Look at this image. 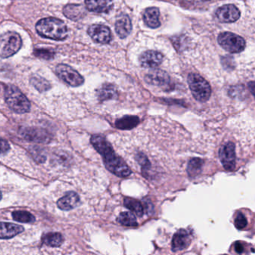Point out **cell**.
<instances>
[{"instance_id": "cell-5", "label": "cell", "mask_w": 255, "mask_h": 255, "mask_svg": "<svg viewBox=\"0 0 255 255\" xmlns=\"http://www.w3.org/2000/svg\"><path fill=\"white\" fill-rule=\"evenodd\" d=\"M22 46V39L17 32H8L0 35V57L8 58L17 53Z\"/></svg>"}, {"instance_id": "cell-8", "label": "cell", "mask_w": 255, "mask_h": 255, "mask_svg": "<svg viewBox=\"0 0 255 255\" xmlns=\"http://www.w3.org/2000/svg\"><path fill=\"white\" fill-rule=\"evenodd\" d=\"M219 159L224 169L229 172L234 170L236 167V146L229 142L223 145L219 151Z\"/></svg>"}, {"instance_id": "cell-2", "label": "cell", "mask_w": 255, "mask_h": 255, "mask_svg": "<svg viewBox=\"0 0 255 255\" xmlns=\"http://www.w3.org/2000/svg\"><path fill=\"white\" fill-rule=\"evenodd\" d=\"M36 30L41 36L55 41H62L68 36V28L65 24L56 18L40 20L36 24Z\"/></svg>"}, {"instance_id": "cell-29", "label": "cell", "mask_w": 255, "mask_h": 255, "mask_svg": "<svg viewBox=\"0 0 255 255\" xmlns=\"http://www.w3.org/2000/svg\"><path fill=\"white\" fill-rule=\"evenodd\" d=\"M234 224L236 229H239V230H243V229H244L247 226V219H246V216H245V215H243V213H239L236 215Z\"/></svg>"}, {"instance_id": "cell-35", "label": "cell", "mask_w": 255, "mask_h": 255, "mask_svg": "<svg viewBox=\"0 0 255 255\" xmlns=\"http://www.w3.org/2000/svg\"><path fill=\"white\" fill-rule=\"evenodd\" d=\"M235 251L237 252L238 254H242L244 251V247L243 245L241 243H236L235 244Z\"/></svg>"}, {"instance_id": "cell-3", "label": "cell", "mask_w": 255, "mask_h": 255, "mask_svg": "<svg viewBox=\"0 0 255 255\" xmlns=\"http://www.w3.org/2000/svg\"><path fill=\"white\" fill-rule=\"evenodd\" d=\"M5 101L11 110L17 113H26L30 111L31 104L28 98L14 85H9L5 90Z\"/></svg>"}, {"instance_id": "cell-22", "label": "cell", "mask_w": 255, "mask_h": 255, "mask_svg": "<svg viewBox=\"0 0 255 255\" xmlns=\"http://www.w3.org/2000/svg\"><path fill=\"white\" fill-rule=\"evenodd\" d=\"M42 241L50 247H59L63 243V236L60 233H48L44 235Z\"/></svg>"}, {"instance_id": "cell-15", "label": "cell", "mask_w": 255, "mask_h": 255, "mask_svg": "<svg viewBox=\"0 0 255 255\" xmlns=\"http://www.w3.org/2000/svg\"><path fill=\"white\" fill-rule=\"evenodd\" d=\"M145 81L148 83L156 86H166L169 85L170 78L165 71L155 70L147 74L145 76Z\"/></svg>"}, {"instance_id": "cell-34", "label": "cell", "mask_w": 255, "mask_h": 255, "mask_svg": "<svg viewBox=\"0 0 255 255\" xmlns=\"http://www.w3.org/2000/svg\"><path fill=\"white\" fill-rule=\"evenodd\" d=\"M35 54L36 56L41 57L43 58H47L50 59L53 56V54L50 51H44V50H38L35 51Z\"/></svg>"}, {"instance_id": "cell-13", "label": "cell", "mask_w": 255, "mask_h": 255, "mask_svg": "<svg viewBox=\"0 0 255 255\" xmlns=\"http://www.w3.org/2000/svg\"><path fill=\"white\" fill-rule=\"evenodd\" d=\"M191 239L192 236L188 230H179L174 235L172 239V251L175 252L187 249L190 245Z\"/></svg>"}, {"instance_id": "cell-36", "label": "cell", "mask_w": 255, "mask_h": 255, "mask_svg": "<svg viewBox=\"0 0 255 255\" xmlns=\"http://www.w3.org/2000/svg\"><path fill=\"white\" fill-rule=\"evenodd\" d=\"M186 2H205V1H209V0H184Z\"/></svg>"}, {"instance_id": "cell-25", "label": "cell", "mask_w": 255, "mask_h": 255, "mask_svg": "<svg viewBox=\"0 0 255 255\" xmlns=\"http://www.w3.org/2000/svg\"><path fill=\"white\" fill-rule=\"evenodd\" d=\"M117 220L121 225L127 227H136L138 226L136 216H134L131 212L121 213Z\"/></svg>"}, {"instance_id": "cell-31", "label": "cell", "mask_w": 255, "mask_h": 255, "mask_svg": "<svg viewBox=\"0 0 255 255\" xmlns=\"http://www.w3.org/2000/svg\"><path fill=\"white\" fill-rule=\"evenodd\" d=\"M136 160L139 162V165L142 167V169H149L150 165L149 161H148V158L142 154V153H139V155L136 156Z\"/></svg>"}, {"instance_id": "cell-17", "label": "cell", "mask_w": 255, "mask_h": 255, "mask_svg": "<svg viewBox=\"0 0 255 255\" xmlns=\"http://www.w3.org/2000/svg\"><path fill=\"white\" fill-rule=\"evenodd\" d=\"M24 230L23 226L9 222H0V239H11Z\"/></svg>"}, {"instance_id": "cell-27", "label": "cell", "mask_w": 255, "mask_h": 255, "mask_svg": "<svg viewBox=\"0 0 255 255\" xmlns=\"http://www.w3.org/2000/svg\"><path fill=\"white\" fill-rule=\"evenodd\" d=\"M64 14L71 20H76L80 17L82 10L80 5H68L64 8Z\"/></svg>"}, {"instance_id": "cell-14", "label": "cell", "mask_w": 255, "mask_h": 255, "mask_svg": "<svg viewBox=\"0 0 255 255\" xmlns=\"http://www.w3.org/2000/svg\"><path fill=\"white\" fill-rule=\"evenodd\" d=\"M79 204H80V198L75 192H68L57 202L58 208L65 211H68L77 207Z\"/></svg>"}, {"instance_id": "cell-24", "label": "cell", "mask_w": 255, "mask_h": 255, "mask_svg": "<svg viewBox=\"0 0 255 255\" xmlns=\"http://www.w3.org/2000/svg\"><path fill=\"white\" fill-rule=\"evenodd\" d=\"M204 161L200 158L190 159L187 166V173L189 178H195L202 172Z\"/></svg>"}, {"instance_id": "cell-20", "label": "cell", "mask_w": 255, "mask_h": 255, "mask_svg": "<svg viewBox=\"0 0 255 255\" xmlns=\"http://www.w3.org/2000/svg\"><path fill=\"white\" fill-rule=\"evenodd\" d=\"M97 95L101 101H109L116 99L118 98V92L114 85L111 84H104L98 90Z\"/></svg>"}, {"instance_id": "cell-21", "label": "cell", "mask_w": 255, "mask_h": 255, "mask_svg": "<svg viewBox=\"0 0 255 255\" xmlns=\"http://www.w3.org/2000/svg\"><path fill=\"white\" fill-rule=\"evenodd\" d=\"M139 117L135 115H125L116 120L115 127L119 129H132L139 124Z\"/></svg>"}, {"instance_id": "cell-4", "label": "cell", "mask_w": 255, "mask_h": 255, "mask_svg": "<svg viewBox=\"0 0 255 255\" xmlns=\"http://www.w3.org/2000/svg\"><path fill=\"white\" fill-rule=\"evenodd\" d=\"M188 84L194 98L199 102L207 101L211 95V87L199 74L192 73L188 76Z\"/></svg>"}, {"instance_id": "cell-9", "label": "cell", "mask_w": 255, "mask_h": 255, "mask_svg": "<svg viewBox=\"0 0 255 255\" xmlns=\"http://www.w3.org/2000/svg\"><path fill=\"white\" fill-rule=\"evenodd\" d=\"M20 133L26 140L38 143H48L51 139L49 132L41 128H24Z\"/></svg>"}, {"instance_id": "cell-33", "label": "cell", "mask_w": 255, "mask_h": 255, "mask_svg": "<svg viewBox=\"0 0 255 255\" xmlns=\"http://www.w3.org/2000/svg\"><path fill=\"white\" fill-rule=\"evenodd\" d=\"M35 148L32 152L38 153V154H34L35 160L38 161V162H44V161L46 160V156L43 153L42 151L40 148H38V147H35Z\"/></svg>"}, {"instance_id": "cell-7", "label": "cell", "mask_w": 255, "mask_h": 255, "mask_svg": "<svg viewBox=\"0 0 255 255\" xmlns=\"http://www.w3.org/2000/svg\"><path fill=\"white\" fill-rule=\"evenodd\" d=\"M55 71L58 77L71 86L77 87L84 83L83 77L69 65L60 64Z\"/></svg>"}, {"instance_id": "cell-28", "label": "cell", "mask_w": 255, "mask_h": 255, "mask_svg": "<svg viewBox=\"0 0 255 255\" xmlns=\"http://www.w3.org/2000/svg\"><path fill=\"white\" fill-rule=\"evenodd\" d=\"M30 82L38 91L41 92H47L51 88V84L48 81L44 78L39 77V76L32 77L30 79Z\"/></svg>"}, {"instance_id": "cell-1", "label": "cell", "mask_w": 255, "mask_h": 255, "mask_svg": "<svg viewBox=\"0 0 255 255\" xmlns=\"http://www.w3.org/2000/svg\"><path fill=\"white\" fill-rule=\"evenodd\" d=\"M91 142L97 152L103 159L107 170L118 178H127L132 173L128 164L114 152L111 144L103 136L95 135L91 138Z\"/></svg>"}, {"instance_id": "cell-12", "label": "cell", "mask_w": 255, "mask_h": 255, "mask_svg": "<svg viewBox=\"0 0 255 255\" xmlns=\"http://www.w3.org/2000/svg\"><path fill=\"white\" fill-rule=\"evenodd\" d=\"M163 58V55L157 51H145L139 56V63L143 68H156L162 63Z\"/></svg>"}, {"instance_id": "cell-6", "label": "cell", "mask_w": 255, "mask_h": 255, "mask_svg": "<svg viewBox=\"0 0 255 255\" xmlns=\"http://www.w3.org/2000/svg\"><path fill=\"white\" fill-rule=\"evenodd\" d=\"M219 45L230 53L243 52L246 48V41L242 37L231 32H222L218 37Z\"/></svg>"}, {"instance_id": "cell-16", "label": "cell", "mask_w": 255, "mask_h": 255, "mask_svg": "<svg viewBox=\"0 0 255 255\" xmlns=\"http://www.w3.org/2000/svg\"><path fill=\"white\" fill-rule=\"evenodd\" d=\"M88 11L95 13H108L113 6L112 0H85Z\"/></svg>"}, {"instance_id": "cell-11", "label": "cell", "mask_w": 255, "mask_h": 255, "mask_svg": "<svg viewBox=\"0 0 255 255\" xmlns=\"http://www.w3.org/2000/svg\"><path fill=\"white\" fill-rule=\"evenodd\" d=\"M216 18L220 22L230 24L240 18V11L234 5H226L218 8L216 12Z\"/></svg>"}, {"instance_id": "cell-26", "label": "cell", "mask_w": 255, "mask_h": 255, "mask_svg": "<svg viewBox=\"0 0 255 255\" xmlns=\"http://www.w3.org/2000/svg\"><path fill=\"white\" fill-rule=\"evenodd\" d=\"M12 218L14 220L21 223H33L35 222V218L29 212L18 210L12 213Z\"/></svg>"}, {"instance_id": "cell-32", "label": "cell", "mask_w": 255, "mask_h": 255, "mask_svg": "<svg viewBox=\"0 0 255 255\" xmlns=\"http://www.w3.org/2000/svg\"><path fill=\"white\" fill-rule=\"evenodd\" d=\"M10 150V145L5 139L0 138V156L8 153Z\"/></svg>"}, {"instance_id": "cell-37", "label": "cell", "mask_w": 255, "mask_h": 255, "mask_svg": "<svg viewBox=\"0 0 255 255\" xmlns=\"http://www.w3.org/2000/svg\"><path fill=\"white\" fill-rule=\"evenodd\" d=\"M2 199V192H1V190H0V200Z\"/></svg>"}, {"instance_id": "cell-30", "label": "cell", "mask_w": 255, "mask_h": 255, "mask_svg": "<svg viewBox=\"0 0 255 255\" xmlns=\"http://www.w3.org/2000/svg\"><path fill=\"white\" fill-rule=\"evenodd\" d=\"M244 93V87L243 88L239 86L233 87V88H230V92H229V94L232 98H243Z\"/></svg>"}, {"instance_id": "cell-23", "label": "cell", "mask_w": 255, "mask_h": 255, "mask_svg": "<svg viewBox=\"0 0 255 255\" xmlns=\"http://www.w3.org/2000/svg\"><path fill=\"white\" fill-rule=\"evenodd\" d=\"M124 205L139 217H142L143 216L145 210H144L142 203L139 201L130 199V198H125L124 200Z\"/></svg>"}, {"instance_id": "cell-10", "label": "cell", "mask_w": 255, "mask_h": 255, "mask_svg": "<svg viewBox=\"0 0 255 255\" xmlns=\"http://www.w3.org/2000/svg\"><path fill=\"white\" fill-rule=\"evenodd\" d=\"M88 35L94 41L99 44H108L112 40V34L109 27L104 25L95 24L88 28Z\"/></svg>"}, {"instance_id": "cell-18", "label": "cell", "mask_w": 255, "mask_h": 255, "mask_svg": "<svg viewBox=\"0 0 255 255\" xmlns=\"http://www.w3.org/2000/svg\"><path fill=\"white\" fill-rule=\"evenodd\" d=\"M132 30L130 19L127 15L120 18L115 23V31L121 38H125L129 35Z\"/></svg>"}, {"instance_id": "cell-19", "label": "cell", "mask_w": 255, "mask_h": 255, "mask_svg": "<svg viewBox=\"0 0 255 255\" xmlns=\"http://www.w3.org/2000/svg\"><path fill=\"white\" fill-rule=\"evenodd\" d=\"M144 21L148 27L156 28L160 26L159 10L155 7L145 10L143 15Z\"/></svg>"}]
</instances>
